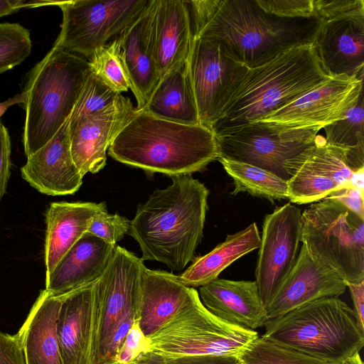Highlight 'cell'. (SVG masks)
<instances>
[{"label":"cell","instance_id":"1","mask_svg":"<svg viewBox=\"0 0 364 364\" xmlns=\"http://www.w3.org/2000/svg\"><path fill=\"white\" fill-rule=\"evenodd\" d=\"M188 4L193 36L220 43L248 68L294 47L314 43L324 22L316 17L270 14L256 0H191Z\"/></svg>","mask_w":364,"mask_h":364},{"label":"cell","instance_id":"2","mask_svg":"<svg viewBox=\"0 0 364 364\" xmlns=\"http://www.w3.org/2000/svg\"><path fill=\"white\" fill-rule=\"evenodd\" d=\"M171 181L138 205L127 234L138 243L143 261L181 271L201 242L209 191L191 174L171 176Z\"/></svg>","mask_w":364,"mask_h":364},{"label":"cell","instance_id":"3","mask_svg":"<svg viewBox=\"0 0 364 364\" xmlns=\"http://www.w3.org/2000/svg\"><path fill=\"white\" fill-rule=\"evenodd\" d=\"M108 154L127 166L170 176L191 175L218 157L211 129L164 119L136 108Z\"/></svg>","mask_w":364,"mask_h":364},{"label":"cell","instance_id":"4","mask_svg":"<svg viewBox=\"0 0 364 364\" xmlns=\"http://www.w3.org/2000/svg\"><path fill=\"white\" fill-rule=\"evenodd\" d=\"M330 77L314 43L290 48L262 65L249 68L211 129L216 134L258 122Z\"/></svg>","mask_w":364,"mask_h":364},{"label":"cell","instance_id":"5","mask_svg":"<svg viewBox=\"0 0 364 364\" xmlns=\"http://www.w3.org/2000/svg\"><path fill=\"white\" fill-rule=\"evenodd\" d=\"M90 72L87 59L55 46L31 70L23 90L27 157L48 143L70 117Z\"/></svg>","mask_w":364,"mask_h":364},{"label":"cell","instance_id":"6","mask_svg":"<svg viewBox=\"0 0 364 364\" xmlns=\"http://www.w3.org/2000/svg\"><path fill=\"white\" fill-rule=\"evenodd\" d=\"M264 327L262 336L331 364H340L364 345L353 309L338 297L299 306L269 319Z\"/></svg>","mask_w":364,"mask_h":364},{"label":"cell","instance_id":"7","mask_svg":"<svg viewBox=\"0 0 364 364\" xmlns=\"http://www.w3.org/2000/svg\"><path fill=\"white\" fill-rule=\"evenodd\" d=\"M258 333L225 322L202 304L198 291H191L175 314L146 337L147 350L171 358L188 355H237Z\"/></svg>","mask_w":364,"mask_h":364},{"label":"cell","instance_id":"8","mask_svg":"<svg viewBox=\"0 0 364 364\" xmlns=\"http://www.w3.org/2000/svg\"><path fill=\"white\" fill-rule=\"evenodd\" d=\"M301 242L346 284L364 281V219L323 198L301 213Z\"/></svg>","mask_w":364,"mask_h":364},{"label":"cell","instance_id":"9","mask_svg":"<svg viewBox=\"0 0 364 364\" xmlns=\"http://www.w3.org/2000/svg\"><path fill=\"white\" fill-rule=\"evenodd\" d=\"M149 0L58 1L63 14L53 46L89 60L132 23Z\"/></svg>","mask_w":364,"mask_h":364},{"label":"cell","instance_id":"10","mask_svg":"<svg viewBox=\"0 0 364 364\" xmlns=\"http://www.w3.org/2000/svg\"><path fill=\"white\" fill-rule=\"evenodd\" d=\"M186 65L199 122L211 129L249 68L235 60L220 43L197 36H193Z\"/></svg>","mask_w":364,"mask_h":364},{"label":"cell","instance_id":"11","mask_svg":"<svg viewBox=\"0 0 364 364\" xmlns=\"http://www.w3.org/2000/svg\"><path fill=\"white\" fill-rule=\"evenodd\" d=\"M141 258L116 245L109 264L94 283L97 308V342L94 364H105L112 335L129 316L135 315L140 295Z\"/></svg>","mask_w":364,"mask_h":364},{"label":"cell","instance_id":"12","mask_svg":"<svg viewBox=\"0 0 364 364\" xmlns=\"http://www.w3.org/2000/svg\"><path fill=\"white\" fill-rule=\"evenodd\" d=\"M363 94V74L331 77L258 121L278 132L317 131L342 119Z\"/></svg>","mask_w":364,"mask_h":364},{"label":"cell","instance_id":"13","mask_svg":"<svg viewBox=\"0 0 364 364\" xmlns=\"http://www.w3.org/2000/svg\"><path fill=\"white\" fill-rule=\"evenodd\" d=\"M317 131L278 132L255 122L215 134L218 157L263 168L288 181L284 162L311 145Z\"/></svg>","mask_w":364,"mask_h":364},{"label":"cell","instance_id":"14","mask_svg":"<svg viewBox=\"0 0 364 364\" xmlns=\"http://www.w3.org/2000/svg\"><path fill=\"white\" fill-rule=\"evenodd\" d=\"M301 211L291 203L266 215L255 269V282L267 306L293 267L299 251Z\"/></svg>","mask_w":364,"mask_h":364},{"label":"cell","instance_id":"15","mask_svg":"<svg viewBox=\"0 0 364 364\" xmlns=\"http://www.w3.org/2000/svg\"><path fill=\"white\" fill-rule=\"evenodd\" d=\"M289 176L288 199L298 205L318 202L331 193L350 187L353 174L343 154L316 136L314 141L284 164Z\"/></svg>","mask_w":364,"mask_h":364},{"label":"cell","instance_id":"16","mask_svg":"<svg viewBox=\"0 0 364 364\" xmlns=\"http://www.w3.org/2000/svg\"><path fill=\"white\" fill-rule=\"evenodd\" d=\"M134 109L130 99L121 94L105 109L69 121L70 151L82 176L96 173L105 167L107 151Z\"/></svg>","mask_w":364,"mask_h":364},{"label":"cell","instance_id":"17","mask_svg":"<svg viewBox=\"0 0 364 364\" xmlns=\"http://www.w3.org/2000/svg\"><path fill=\"white\" fill-rule=\"evenodd\" d=\"M95 282L62 295L56 326L62 364H94L97 342Z\"/></svg>","mask_w":364,"mask_h":364},{"label":"cell","instance_id":"18","mask_svg":"<svg viewBox=\"0 0 364 364\" xmlns=\"http://www.w3.org/2000/svg\"><path fill=\"white\" fill-rule=\"evenodd\" d=\"M346 287L342 278L312 256L301 244L293 267L266 306L268 320L314 300L338 297Z\"/></svg>","mask_w":364,"mask_h":364},{"label":"cell","instance_id":"19","mask_svg":"<svg viewBox=\"0 0 364 364\" xmlns=\"http://www.w3.org/2000/svg\"><path fill=\"white\" fill-rule=\"evenodd\" d=\"M69 121L70 118L48 143L28 156L21 168L23 178L43 194H73L82 183L83 176L70 151Z\"/></svg>","mask_w":364,"mask_h":364},{"label":"cell","instance_id":"20","mask_svg":"<svg viewBox=\"0 0 364 364\" xmlns=\"http://www.w3.org/2000/svg\"><path fill=\"white\" fill-rule=\"evenodd\" d=\"M314 44L329 76L363 74L364 10L324 21Z\"/></svg>","mask_w":364,"mask_h":364},{"label":"cell","instance_id":"21","mask_svg":"<svg viewBox=\"0 0 364 364\" xmlns=\"http://www.w3.org/2000/svg\"><path fill=\"white\" fill-rule=\"evenodd\" d=\"M155 6L156 0H149L142 13L117 38L136 109L144 107L159 81L153 38Z\"/></svg>","mask_w":364,"mask_h":364},{"label":"cell","instance_id":"22","mask_svg":"<svg viewBox=\"0 0 364 364\" xmlns=\"http://www.w3.org/2000/svg\"><path fill=\"white\" fill-rule=\"evenodd\" d=\"M198 295L212 314L228 323L254 330L268 321L255 281L217 278L200 287Z\"/></svg>","mask_w":364,"mask_h":364},{"label":"cell","instance_id":"23","mask_svg":"<svg viewBox=\"0 0 364 364\" xmlns=\"http://www.w3.org/2000/svg\"><path fill=\"white\" fill-rule=\"evenodd\" d=\"M153 38L160 80L189 55L193 35L188 1L156 0Z\"/></svg>","mask_w":364,"mask_h":364},{"label":"cell","instance_id":"24","mask_svg":"<svg viewBox=\"0 0 364 364\" xmlns=\"http://www.w3.org/2000/svg\"><path fill=\"white\" fill-rule=\"evenodd\" d=\"M116 245L85 232L46 275V290L60 296L98 279Z\"/></svg>","mask_w":364,"mask_h":364},{"label":"cell","instance_id":"25","mask_svg":"<svg viewBox=\"0 0 364 364\" xmlns=\"http://www.w3.org/2000/svg\"><path fill=\"white\" fill-rule=\"evenodd\" d=\"M191 289L178 279V275L145 266L141 276L136 320L146 338L175 314Z\"/></svg>","mask_w":364,"mask_h":364},{"label":"cell","instance_id":"26","mask_svg":"<svg viewBox=\"0 0 364 364\" xmlns=\"http://www.w3.org/2000/svg\"><path fill=\"white\" fill-rule=\"evenodd\" d=\"M107 210L105 202H54L46 212V275L85 233L92 218Z\"/></svg>","mask_w":364,"mask_h":364},{"label":"cell","instance_id":"27","mask_svg":"<svg viewBox=\"0 0 364 364\" xmlns=\"http://www.w3.org/2000/svg\"><path fill=\"white\" fill-rule=\"evenodd\" d=\"M62 295L43 290L17 333L26 364H62L57 321Z\"/></svg>","mask_w":364,"mask_h":364},{"label":"cell","instance_id":"28","mask_svg":"<svg viewBox=\"0 0 364 364\" xmlns=\"http://www.w3.org/2000/svg\"><path fill=\"white\" fill-rule=\"evenodd\" d=\"M260 234L255 223L234 234L205 255L194 258L191 264L178 275V279L188 287H200L215 279L235 260L258 249Z\"/></svg>","mask_w":364,"mask_h":364},{"label":"cell","instance_id":"29","mask_svg":"<svg viewBox=\"0 0 364 364\" xmlns=\"http://www.w3.org/2000/svg\"><path fill=\"white\" fill-rule=\"evenodd\" d=\"M140 110L176 122L200 124L188 76L186 61L159 80Z\"/></svg>","mask_w":364,"mask_h":364},{"label":"cell","instance_id":"30","mask_svg":"<svg viewBox=\"0 0 364 364\" xmlns=\"http://www.w3.org/2000/svg\"><path fill=\"white\" fill-rule=\"evenodd\" d=\"M217 160L233 180L234 189L231 195L245 192L272 203L274 200L288 198L287 181L250 164L223 158Z\"/></svg>","mask_w":364,"mask_h":364},{"label":"cell","instance_id":"31","mask_svg":"<svg viewBox=\"0 0 364 364\" xmlns=\"http://www.w3.org/2000/svg\"><path fill=\"white\" fill-rule=\"evenodd\" d=\"M245 364H331L262 336L238 355Z\"/></svg>","mask_w":364,"mask_h":364},{"label":"cell","instance_id":"32","mask_svg":"<svg viewBox=\"0 0 364 364\" xmlns=\"http://www.w3.org/2000/svg\"><path fill=\"white\" fill-rule=\"evenodd\" d=\"M326 142L338 148L345 154L360 146H364V96L360 97L355 105L345 116L323 127Z\"/></svg>","mask_w":364,"mask_h":364},{"label":"cell","instance_id":"33","mask_svg":"<svg viewBox=\"0 0 364 364\" xmlns=\"http://www.w3.org/2000/svg\"><path fill=\"white\" fill-rule=\"evenodd\" d=\"M88 60L91 71L114 91L122 94L130 89L117 38L97 49Z\"/></svg>","mask_w":364,"mask_h":364},{"label":"cell","instance_id":"34","mask_svg":"<svg viewBox=\"0 0 364 364\" xmlns=\"http://www.w3.org/2000/svg\"><path fill=\"white\" fill-rule=\"evenodd\" d=\"M31 47L28 30L17 23H0V74L21 63Z\"/></svg>","mask_w":364,"mask_h":364},{"label":"cell","instance_id":"35","mask_svg":"<svg viewBox=\"0 0 364 364\" xmlns=\"http://www.w3.org/2000/svg\"><path fill=\"white\" fill-rule=\"evenodd\" d=\"M120 95L91 71L70 115V122L105 109L112 105Z\"/></svg>","mask_w":364,"mask_h":364},{"label":"cell","instance_id":"36","mask_svg":"<svg viewBox=\"0 0 364 364\" xmlns=\"http://www.w3.org/2000/svg\"><path fill=\"white\" fill-rule=\"evenodd\" d=\"M130 220L119 214H109L107 210L97 213L91 220L87 232L116 245L128 233Z\"/></svg>","mask_w":364,"mask_h":364},{"label":"cell","instance_id":"37","mask_svg":"<svg viewBox=\"0 0 364 364\" xmlns=\"http://www.w3.org/2000/svg\"><path fill=\"white\" fill-rule=\"evenodd\" d=\"M237 355H188L166 358L149 351L141 353L129 364H237Z\"/></svg>","mask_w":364,"mask_h":364},{"label":"cell","instance_id":"38","mask_svg":"<svg viewBox=\"0 0 364 364\" xmlns=\"http://www.w3.org/2000/svg\"><path fill=\"white\" fill-rule=\"evenodd\" d=\"M265 12L287 18L315 17L314 0H256Z\"/></svg>","mask_w":364,"mask_h":364},{"label":"cell","instance_id":"39","mask_svg":"<svg viewBox=\"0 0 364 364\" xmlns=\"http://www.w3.org/2000/svg\"><path fill=\"white\" fill-rule=\"evenodd\" d=\"M315 17L323 21L364 10L363 0H314Z\"/></svg>","mask_w":364,"mask_h":364},{"label":"cell","instance_id":"40","mask_svg":"<svg viewBox=\"0 0 364 364\" xmlns=\"http://www.w3.org/2000/svg\"><path fill=\"white\" fill-rule=\"evenodd\" d=\"M147 350L146 338L139 323L134 321L117 357V364H129L141 353Z\"/></svg>","mask_w":364,"mask_h":364},{"label":"cell","instance_id":"41","mask_svg":"<svg viewBox=\"0 0 364 364\" xmlns=\"http://www.w3.org/2000/svg\"><path fill=\"white\" fill-rule=\"evenodd\" d=\"M0 364H26L17 333L11 336L0 331Z\"/></svg>","mask_w":364,"mask_h":364},{"label":"cell","instance_id":"42","mask_svg":"<svg viewBox=\"0 0 364 364\" xmlns=\"http://www.w3.org/2000/svg\"><path fill=\"white\" fill-rule=\"evenodd\" d=\"M11 141L6 128L0 123V200L6 193L10 176Z\"/></svg>","mask_w":364,"mask_h":364},{"label":"cell","instance_id":"43","mask_svg":"<svg viewBox=\"0 0 364 364\" xmlns=\"http://www.w3.org/2000/svg\"><path fill=\"white\" fill-rule=\"evenodd\" d=\"M325 198L340 202L350 210L364 219V193L352 187L340 189L331 193Z\"/></svg>","mask_w":364,"mask_h":364},{"label":"cell","instance_id":"44","mask_svg":"<svg viewBox=\"0 0 364 364\" xmlns=\"http://www.w3.org/2000/svg\"><path fill=\"white\" fill-rule=\"evenodd\" d=\"M136 320V316L132 314L127 316L117 328L111 338L105 364L116 362L117 357L123 345L126 336Z\"/></svg>","mask_w":364,"mask_h":364},{"label":"cell","instance_id":"45","mask_svg":"<svg viewBox=\"0 0 364 364\" xmlns=\"http://www.w3.org/2000/svg\"><path fill=\"white\" fill-rule=\"evenodd\" d=\"M55 1L48 0H0V17L6 16L24 8L54 6Z\"/></svg>","mask_w":364,"mask_h":364},{"label":"cell","instance_id":"46","mask_svg":"<svg viewBox=\"0 0 364 364\" xmlns=\"http://www.w3.org/2000/svg\"><path fill=\"white\" fill-rule=\"evenodd\" d=\"M348 287L356 316L358 325L364 332V281L360 283L346 284Z\"/></svg>","mask_w":364,"mask_h":364},{"label":"cell","instance_id":"47","mask_svg":"<svg viewBox=\"0 0 364 364\" xmlns=\"http://www.w3.org/2000/svg\"><path fill=\"white\" fill-rule=\"evenodd\" d=\"M27 100L26 92H22L14 97L7 100L4 102H0V117L6 112V110L11 106L15 104L25 105Z\"/></svg>","mask_w":364,"mask_h":364},{"label":"cell","instance_id":"48","mask_svg":"<svg viewBox=\"0 0 364 364\" xmlns=\"http://www.w3.org/2000/svg\"><path fill=\"white\" fill-rule=\"evenodd\" d=\"M364 168L353 172L350 179V187L364 193Z\"/></svg>","mask_w":364,"mask_h":364},{"label":"cell","instance_id":"49","mask_svg":"<svg viewBox=\"0 0 364 364\" xmlns=\"http://www.w3.org/2000/svg\"><path fill=\"white\" fill-rule=\"evenodd\" d=\"M340 364H363L359 353L346 358Z\"/></svg>","mask_w":364,"mask_h":364},{"label":"cell","instance_id":"50","mask_svg":"<svg viewBox=\"0 0 364 364\" xmlns=\"http://www.w3.org/2000/svg\"><path fill=\"white\" fill-rule=\"evenodd\" d=\"M237 364H245L244 363L241 362L240 360H238Z\"/></svg>","mask_w":364,"mask_h":364},{"label":"cell","instance_id":"51","mask_svg":"<svg viewBox=\"0 0 364 364\" xmlns=\"http://www.w3.org/2000/svg\"><path fill=\"white\" fill-rule=\"evenodd\" d=\"M107 364H117V362H114V363H107Z\"/></svg>","mask_w":364,"mask_h":364}]
</instances>
